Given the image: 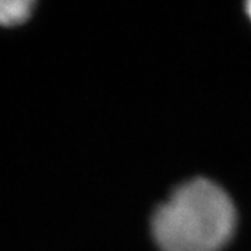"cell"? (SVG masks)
Wrapping results in <instances>:
<instances>
[{
  "label": "cell",
  "mask_w": 251,
  "mask_h": 251,
  "mask_svg": "<svg viewBox=\"0 0 251 251\" xmlns=\"http://www.w3.org/2000/svg\"><path fill=\"white\" fill-rule=\"evenodd\" d=\"M236 211L214 181L194 179L173 191L152 218L162 251H219L232 237Z\"/></svg>",
  "instance_id": "obj_1"
},
{
  "label": "cell",
  "mask_w": 251,
  "mask_h": 251,
  "mask_svg": "<svg viewBox=\"0 0 251 251\" xmlns=\"http://www.w3.org/2000/svg\"><path fill=\"white\" fill-rule=\"evenodd\" d=\"M35 6L32 0H0V27H17L27 23Z\"/></svg>",
  "instance_id": "obj_2"
},
{
  "label": "cell",
  "mask_w": 251,
  "mask_h": 251,
  "mask_svg": "<svg viewBox=\"0 0 251 251\" xmlns=\"http://www.w3.org/2000/svg\"><path fill=\"white\" fill-rule=\"evenodd\" d=\"M247 13H249V16H250V18H251V1H249V3H247Z\"/></svg>",
  "instance_id": "obj_3"
}]
</instances>
